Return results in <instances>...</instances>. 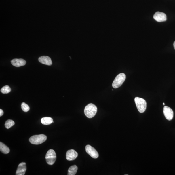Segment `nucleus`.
<instances>
[{"instance_id":"20e7f679","label":"nucleus","mask_w":175,"mask_h":175,"mask_svg":"<svg viewBox=\"0 0 175 175\" xmlns=\"http://www.w3.org/2000/svg\"><path fill=\"white\" fill-rule=\"evenodd\" d=\"M126 79V75L124 73L119 74L115 77L112 83V86L114 88H118L122 85Z\"/></svg>"},{"instance_id":"2eb2a0df","label":"nucleus","mask_w":175,"mask_h":175,"mask_svg":"<svg viewBox=\"0 0 175 175\" xmlns=\"http://www.w3.org/2000/svg\"><path fill=\"white\" fill-rule=\"evenodd\" d=\"M78 167L76 165L72 166H71L68 169V175H75L77 173V170H78Z\"/></svg>"},{"instance_id":"f3484780","label":"nucleus","mask_w":175,"mask_h":175,"mask_svg":"<svg viewBox=\"0 0 175 175\" xmlns=\"http://www.w3.org/2000/svg\"><path fill=\"white\" fill-rule=\"evenodd\" d=\"M14 124L15 123L13 121L9 119L6 121L5 125L6 128L9 129L12 127V126H14Z\"/></svg>"},{"instance_id":"7ed1b4c3","label":"nucleus","mask_w":175,"mask_h":175,"mask_svg":"<svg viewBox=\"0 0 175 175\" xmlns=\"http://www.w3.org/2000/svg\"><path fill=\"white\" fill-rule=\"evenodd\" d=\"M135 102L139 112L140 113H143L145 111L147 103L144 99L136 97L135 99Z\"/></svg>"},{"instance_id":"dca6fc26","label":"nucleus","mask_w":175,"mask_h":175,"mask_svg":"<svg viewBox=\"0 0 175 175\" xmlns=\"http://www.w3.org/2000/svg\"><path fill=\"white\" fill-rule=\"evenodd\" d=\"M11 91L10 87L7 85L5 86L2 88L1 91L2 94H7L9 93Z\"/></svg>"},{"instance_id":"1a4fd4ad","label":"nucleus","mask_w":175,"mask_h":175,"mask_svg":"<svg viewBox=\"0 0 175 175\" xmlns=\"http://www.w3.org/2000/svg\"><path fill=\"white\" fill-rule=\"evenodd\" d=\"M78 156V153L73 149L68 150L67 151L66 154V159L69 161L74 160Z\"/></svg>"},{"instance_id":"f03ea898","label":"nucleus","mask_w":175,"mask_h":175,"mask_svg":"<svg viewBox=\"0 0 175 175\" xmlns=\"http://www.w3.org/2000/svg\"><path fill=\"white\" fill-rule=\"evenodd\" d=\"M47 140V137L45 135L40 134L32 136L29 139L30 142L34 145H39Z\"/></svg>"},{"instance_id":"4468645a","label":"nucleus","mask_w":175,"mask_h":175,"mask_svg":"<svg viewBox=\"0 0 175 175\" xmlns=\"http://www.w3.org/2000/svg\"><path fill=\"white\" fill-rule=\"evenodd\" d=\"M0 151L5 154H8L10 152L9 148L1 142H0Z\"/></svg>"},{"instance_id":"f257e3e1","label":"nucleus","mask_w":175,"mask_h":175,"mask_svg":"<svg viewBox=\"0 0 175 175\" xmlns=\"http://www.w3.org/2000/svg\"><path fill=\"white\" fill-rule=\"evenodd\" d=\"M97 108L96 105L90 103L85 108L84 112L85 115L88 118L93 117L96 114Z\"/></svg>"},{"instance_id":"f8f14e48","label":"nucleus","mask_w":175,"mask_h":175,"mask_svg":"<svg viewBox=\"0 0 175 175\" xmlns=\"http://www.w3.org/2000/svg\"><path fill=\"white\" fill-rule=\"evenodd\" d=\"M12 65L17 67L24 66L26 62L22 59H14L11 61Z\"/></svg>"},{"instance_id":"6ab92c4d","label":"nucleus","mask_w":175,"mask_h":175,"mask_svg":"<svg viewBox=\"0 0 175 175\" xmlns=\"http://www.w3.org/2000/svg\"><path fill=\"white\" fill-rule=\"evenodd\" d=\"M4 114L3 111L1 109H0V117H1Z\"/></svg>"},{"instance_id":"6e6552de","label":"nucleus","mask_w":175,"mask_h":175,"mask_svg":"<svg viewBox=\"0 0 175 175\" xmlns=\"http://www.w3.org/2000/svg\"><path fill=\"white\" fill-rule=\"evenodd\" d=\"M153 18L157 22H163L166 20V15L164 13L157 12L154 15Z\"/></svg>"},{"instance_id":"aec40b11","label":"nucleus","mask_w":175,"mask_h":175,"mask_svg":"<svg viewBox=\"0 0 175 175\" xmlns=\"http://www.w3.org/2000/svg\"><path fill=\"white\" fill-rule=\"evenodd\" d=\"M173 45H174V47L175 50V41H174V43Z\"/></svg>"},{"instance_id":"0eeeda50","label":"nucleus","mask_w":175,"mask_h":175,"mask_svg":"<svg viewBox=\"0 0 175 175\" xmlns=\"http://www.w3.org/2000/svg\"><path fill=\"white\" fill-rule=\"evenodd\" d=\"M163 112L164 116L167 120L170 121L172 119L174 116V112L173 110L167 106H164Z\"/></svg>"},{"instance_id":"412c9836","label":"nucleus","mask_w":175,"mask_h":175,"mask_svg":"<svg viewBox=\"0 0 175 175\" xmlns=\"http://www.w3.org/2000/svg\"><path fill=\"white\" fill-rule=\"evenodd\" d=\"M163 104L164 105H165V104H164V103H163Z\"/></svg>"},{"instance_id":"a211bd4d","label":"nucleus","mask_w":175,"mask_h":175,"mask_svg":"<svg viewBox=\"0 0 175 175\" xmlns=\"http://www.w3.org/2000/svg\"><path fill=\"white\" fill-rule=\"evenodd\" d=\"M21 107L22 109L24 112H27L30 110L29 106L24 102L22 103Z\"/></svg>"},{"instance_id":"9b49d317","label":"nucleus","mask_w":175,"mask_h":175,"mask_svg":"<svg viewBox=\"0 0 175 175\" xmlns=\"http://www.w3.org/2000/svg\"><path fill=\"white\" fill-rule=\"evenodd\" d=\"M39 62L44 65L51 66L52 65V61L51 58L48 56H43L38 59Z\"/></svg>"},{"instance_id":"39448f33","label":"nucleus","mask_w":175,"mask_h":175,"mask_svg":"<svg viewBox=\"0 0 175 175\" xmlns=\"http://www.w3.org/2000/svg\"><path fill=\"white\" fill-rule=\"evenodd\" d=\"M56 158V154L54 151L52 149L48 151L45 156L46 161L48 164L52 165L55 163Z\"/></svg>"},{"instance_id":"423d86ee","label":"nucleus","mask_w":175,"mask_h":175,"mask_svg":"<svg viewBox=\"0 0 175 175\" xmlns=\"http://www.w3.org/2000/svg\"><path fill=\"white\" fill-rule=\"evenodd\" d=\"M87 153L88 154L92 157L96 159L99 157V154L97 151L94 147L90 145H87L85 147Z\"/></svg>"},{"instance_id":"ddd939ff","label":"nucleus","mask_w":175,"mask_h":175,"mask_svg":"<svg viewBox=\"0 0 175 175\" xmlns=\"http://www.w3.org/2000/svg\"><path fill=\"white\" fill-rule=\"evenodd\" d=\"M41 123L43 125H48L54 122L52 118L50 117H44L41 119Z\"/></svg>"},{"instance_id":"9d476101","label":"nucleus","mask_w":175,"mask_h":175,"mask_svg":"<svg viewBox=\"0 0 175 175\" xmlns=\"http://www.w3.org/2000/svg\"><path fill=\"white\" fill-rule=\"evenodd\" d=\"M27 168L26 164L24 162L20 163L18 166L16 172V175H24L26 171Z\"/></svg>"}]
</instances>
